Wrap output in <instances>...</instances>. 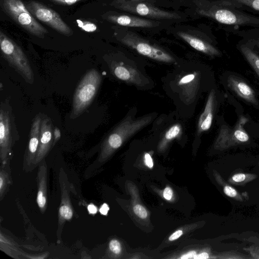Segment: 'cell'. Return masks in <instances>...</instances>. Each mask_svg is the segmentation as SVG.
<instances>
[{
    "instance_id": "cell-1",
    "label": "cell",
    "mask_w": 259,
    "mask_h": 259,
    "mask_svg": "<svg viewBox=\"0 0 259 259\" xmlns=\"http://www.w3.org/2000/svg\"><path fill=\"white\" fill-rule=\"evenodd\" d=\"M196 12L201 16L210 18L219 24L231 26L259 28V16L244 11L242 7L230 0H195Z\"/></svg>"
},
{
    "instance_id": "cell-2",
    "label": "cell",
    "mask_w": 259,
    "mask_h": 259,
    "mask_svg": "<svg viewBox=\"0 0 259 259\" xmlns=\"http://www.w3.org/2000/svg\"><path fill=\"white\" fill-rule=\"evenodd\" d=\"M152 120L151 116L134 119L126 117L111 132L103 143L99 157L100 162L106 160L124 141L148 124Z\"/></svg>"
},
{
    "instance_id": "cell-3",
    "label": "cell",
    "mask_w": 259,
    "mask_h": 259,
    "mask_svg": "<svg viewBox=\"0 0 259 259\" xmlns=\"http://www.w3.org/2000/svg\"><path fill=\"white\" fill-rule=\"evenodd\" d=\"M101 80L100 73L95 69L89 70L84 74L74 94L71 119L78 117L88 108L98 92Z\"/></svg>"
},
{
    "instance_id": "cell-4",
    "label": "cell",
    "mask_w": 259,
    "mask_h": 259,
    "mask_svg": "<svg viewBox=\"0 0 259 259\" xmlns=\"http://www.w3.org/2000/svg\"><path fill=\"white\" fill-rule=\"evenodd\" d=\"M1 5L5 13L31 34L44 38L48 33L21 0H1Z\"/></svg>"
},
{
    "instance_id": "cell-5",
    "label": "cell",
    "mask_w": 259,
    "mask_h": 259,
    "mask_svg": "<svg viewBox=\"0 0 259 259\" xmlns=\"http://www.w3.org/2000/svg\"><path fill=\"white\" fill-rule=\"evenodd\" d=\"M0 46L3 56L29 83H33L34 75L29 61L21 48L1 30Z\"/></svg>"
},
{
    "instance_id": "cell-6",
    "label": "cell",
    "mask_w": 259,
    "mask_h": 259,
    "mask_svg": "<svg viewBox=\"0 0 259 259\" xmlns=\"http://www.w3.org/2000/svg\"><path fill=\"white\" fill-rule=\"evenodd\" d=\"M18 137L11 108L7 102H2L0 110V158L1 163H8L12 147Z\"/></svg>"
},
{
    "instance_id": "cell-7",
    "label": "cell",
    "mask_w": 259,
    "mask_h": 259,
    "mask_svg": "<svg viewBox=\"0 0 259 259\" xmlns=\"http://www.w3.org/2000/svg\"><path fill=\"white\" fill-rule=\"evenodd\" d=\"M120 41L139 54L152 59L165 63L175 62L174 58L162 48L149 43L135 33L127 31Z\"/></svg>"
},
{
    "instance_id": "cell-8",
    "label": "cell",
    "mask_w": 259,
    "mask_h": 259,
    "mask_svg": "<svg viewBox=\"0 0 259 259\" xmlns=\"http://www.w3.org/2000/svg\"><path fill=\"white\" fill-rule=\"evenodd\" d=\"M25 6L34 17L58 32L67 36L73 34L71 28L60 15L51 8L35 1L26 2Z\"/></svg>"
},
{
    "instance_id": "cell-9",
    "label": "cell",
    "mask_w": 259,
    "mask_h": 259,
    "mask_svg": "<svg viewBox=\"0 0 259 259\" xmlns=\"http://www.w3.org/2000/svg\"><path fill=\"white\" fill-rule=\"evenodd\" d=\"M247 121L248 119L243 116L240 117L233 128L225 124L222 125L214 143V148L224 150L247 143L249 137L244 128V125Z\"/></svg>"
},
{
    "instance_id": "cell-10",
    "label": "cell",
    "mask_w": 259,
    "mask_h": 259,
    "mask_svg": "<svg viewBox=\"0 0 259 259\" xmlns=\"http://www.w3.org/2000/svg\"><path fill=\"white\" fill-rule=\"evenodd\" d=\"M112 4L120 10L153 19H174L180 18L177 13L162 10L143 2L114 1Z\"/></svg>"
},
{
    "instance_id": "cell-11",
    "label": "cell",
    "mask_w": 259,
    "mask_h": 259,
    "mask_svg": "<svg viewBox=\"0 0 259 259\" xmlns=\"http://www.w3.org/2000/svg\"><path fill=\"white\" fill-rule=\"evenodd\" d=\"M53 125L50 117L42 115L38 148L32 169L39 164L49 153L54 141Z\"/></svg>"
},
{
    "instance_id": "cell-12",
    "label": "cell",
    "mask_w": 259,
    "mask_h": 259,
    "mask_svg": "<svg viewBox=\"0 0 259 259\" xmlns=\"http://www.w3.org/2000/svg\"><path fill=\"white\" fill-rule=\"evenodd\" d=\"M41 119L42 114L39 113L35 115L31 124L29 142L24 156L23 169L26 171L32 170L38 148Z\"/></svg>"
},
{
    "instance_id": "cell-13",
    "label": "cell",
    "mask_w": 259,
    "mask_h": 259,
    "mask_svg": "<svg viewBox=\"0 0 259 259\" xmlns=\"http://www.w3.org/2000/svg\"><path fill=\"white\" fill-rule=\"evenodd\" d=\"M178 35L195 50L211 56H220L221 52L208 41L190 33L179 31Z\"/></svg>"
},
{
    "instance_id": "cell-14",
    "label": "cell",
    "mask_w": 259,
    "mask_h": 259,
    "mask_svg": "<svg viewBox=\"0 0 259 259\" xmlns=\"http://www.w3.org/2000/svg\"><path fill=\"white\" fill-rule=\"evenodd\" d=\"M108 21L119 25L132 27L150 28L156 26L158 22L128 15L115 14L107 17Z\"/></svg>"
},
{
    "instance_id": "cell-15",
    "label": "cell",
    "mask_w": 259,
    "mask_h": 259,
    "mask_svg": "<svg viewBox=\"0 0 259 259\" xmlns=\"http://www.w3.org/2000/svg\"><path fill=\"white\" fill-rule=\"evenodd\" d=\"M227 82L229 88L240 98L249 103L257 104L254 91L245 82L234 75H230L228 77Z\"/></svg>"
},
{
    "instance_id": "cell-16",
    "label": "cell",
    "mask_w": 259,
    "mask_h": 259,
    "mask_svg": "<svg viewBox=\"0 0 259 259\" xmlns=\"http://www.w3.org/2000/svg\"><path fill=\"white\" fill-rule=\"evenodd\" d=\"M38 191L36 201L40 210L46 211L47 203V166L44 159L39 165L38 173Z\"/></svg>"
},
{
    "instance_id": "cell-17",
    "label": "cell",
    "mask_w": 259,
    "mask_h": 259,
    "mask_svg": "<svg viewBox=\"0 0 259 259\" xmlns=\"http://www.w3.org/2000/svg\"><path fill=\"white\" fill-rule=\"evenodd\" d=\"M215 98V92L214 90H212L208 96L203 112L201 114L198 119L197 124L198 134L208 131L211 127L213 117Z\"/></svg>"
},
{
    "instance_id": "cell-18",
    "label": "cell",
    "mask_w": 259,
    "mask_h": 259,
    "mask_svg": "<svg viewBox=\"0 0 259 259\" xmlns=\"http://www.w3.org/2000/svg\"><path fill=\"white\" fill-rule=\"evenodd\" d=\"M112 71L114 75L120 80L138 85L143 83L140 72L132 67L122 63L116 64L112 67Z\"/></svg>"
},
{
    "instance_id": "cell-19",
    "label": "cell",
    "mask_w": 259,
    "mask_h": 259,
    "mask_svg": "<svg viewBox=\"0 0 259 259\" xmlns=\"http://www.w3.org/2000/svg\"><path fill=\"white\" fill-rule=\"evenodd\" d=\"M213 175L217 182L222 187L223 192L227 196L239 202H244L248 200L249 196L247 192H239L228 181L224 180L216 170H214Z\"/></svg>"
},
{
    "instance_id": "cell-20",
    "label": "cell",
    "mask_w": 259,
    "mask_h": 259,
    "mask_svg": "<svg viewBox=\"0 0 259 259\" xmlns=\"http://www.w3.org/2000/svg\"><path fill=\"white\" fill-rule=\"evenodd\" d=\"M62 199L59 210V223L61 225L73 217V212L70 203L68 192L64 184L62 186Z\"/></svg>"
},
{
    "instance_id": "cell-21",
    "label": "cell",
    "mask_w": 259,
    "mask_h": 259,
    "mask_svg": "<svg viewBox=\"0 0 259 259\" xmlns=\"http://www.w3.org/2000/svg\"><path fill=\"white\" fill-rule=\"evenodd\" d=\"M239 48L246 60L259 77V55L245 42L239 45Z\"/></svg>"
},
{
    "instance_id": "cell-22",
    "label": "cell",
    "mask_w": 259,
    "mask_h": 259,
    "mask_svg": "<svg viewBox=\"0 0 259 259\" xmlns=\"http://www.w3.org/2000/svg\"><path fill=\"white\" fill-rule=\"evenodd\" d=\"M257 178V175L243 171H234L229 177L228 182L231 185L244 186Z\"/></svg>"
},
{
    "instance_id": "cell-23",
    "label": "cell",
    "mask_w": 259,
    "mask_h": 259,
    "mask_svg": "<svg viewBox=\"0 0 259 259\" xmlns=\"http://www.w3.org/2000/svg\"><path fill=\"white\" fill-rule=\"evenodd\" d=\"M182 134V126L179 123L170 126L164 133L159 144V148H164L171 140L179 137Z\"/></svg>"
},
{
    "instance_id": "cell-24",
    "label": "cell",
    "mask_w": 259,
    "mask_h": 259,
    "mask_svg": "<svg viewBox=\"0 0 259 259\" xmlns=\"http://www.w3.org/2000/svg\"><path fill=\"white\" fill-rule=\"evenodd\" d=\"M241 6L242 9L259 16V0H230Z\"/></svg>"
},
{
    "instance_id": "cell-25",
    "label": "cell",
    "mask_w": 259,
    "mask_h": 259,
    "mask_svg": "<svg viewBox=\"0 0 259 259\" xmlns=\"http://www.w3.org/2000/svg\"><path fill=\"white\" fill-rule=\"evenodd\" d=\"M5 165H3L1 167L0 172V197L2 200L5 195L9 185L10 184V180L9 175L6 168L5 167Z\"/></svg>"
},
{
    "instance_id": "cell-26",
    "label": "cell",
    "mask_w": 259,
    "mask_h": 259,
    "mask_svg": "<svg viewBox=\"0 0 259 259\" xmlns=\"http://www.w3.org/2000/svg\"><path fill=\"white\" fill-rule=\"evenodd\" d=\"M251 258L246 254H243L236 250L225 251L222 252L215 257V258L222 259H246Z\"/></svg>"
},
{
    "instance_id": "cell-27",
    "label": "cell",
    "mask_w": 259,
    "mask_h": 259,
    "mask_svg": "<svg viewBox=\"0 0 259 259\" xmlns=\"http://www.w3.org/2000/svg\"><path fill=\"white\" fill-rule=\"evenodd\" d=\"M76 21L78 27L85 32H93L96 31L97 29L96 25L90 21L80 19H77Z\"/></svg>"
},
{
    "instance_id": "cell-28",
    "label": "cell",
    "mask_w": 259,
    "mask_h": 259,
    "mask_svg": "<svg viewBox=\"0 0 259 259\" xmlns=\"http://www.w3.org/2000/svg\"><path fill=\"white\" fill-rule=\"evenodd\" d=\"M243 249L250 255L251 258L259 259V244H254Z\"/></svg>"
},
{
    "instance_id": "cell-29",
    "label": "cell",
    "mask_w": 259,
    "mask_h": 259,
    "mask_svg": "<svg viewBox=\"0 0 259 259\" xmlns=\"http://www.w3.org/2000/svg\"><path fill=\"white\" fill-rule=\"evenodd\" d=\"M109 247L110 251L114 254H118L121 251L120 244L117 240H111L109 242Z\"/></svg>"
},
{
    "instance_id": "cell-30",
    "label": "cell",
    "mask_w": 259,
    "mask_h": 259,
    "mask_svg": "<svg viewBox=\"0 0 259 259\" xmlns=\"http://www.w3.org/2000/svg\"><path fill=\"white\" fill-rule=\"evenodd\" d=\"M135 213L142 219H145L147 217V212L146 209L141 205L137 204L134 207Z\"/></svg>"
},
{
    "instance_id": "cell-31",
    "label": "cell",
    "mask_w": 259,
    "mask_h": 259,
    "mask_svg": "<svg viewBox=\"0 0 259 259\" xmlns=\"http://www.w3.org/2000/svg\"><path fill=\"white\" fill-rule=\"evenodd\" d=\"M51 2L60 5L70 6L83 0H50Z\"/></svg>"
},
{
    "instance_id": "cell-32",
    "label": "cell",
    "mask_w": 259,
    "mask_h": 259,
    "mask_svg": "<svg viewBox=\"0 0 259 259\" xmlns=\"http://www.w3.org/2000/svg\"><path fill=\"white\" fill-rule=\"evenodd\" d=\"M172 196V190L168 187H166L163 191L164 198L165 199L169 200L171 198Z\"/></svg>"
},
{
    "instance_id": "cell-33",
    "label": "cell",
    "mask_w": 259,
    "mask_h": 259,
    "mask_svg": "<svg viewBox=\"0 0 259 259\" xmlns=\"http://www.w3.org/2000/svg\"><path fill=\"white\" fill-rule=\"evenodd\" d=\"M145 162L146 165L149 168L153 167V163L152 159L149 153H146L145 155Z\"/></svg>"
},
{
    "instance_id": "cell-34",
    "label": "cell",
    "mask_w": 259,
    "mask_h": 259,
    "mask_svg": "<svg viewBox=\"0 0 259 259\" xmlns=\"http://www.w3.org/2000/svg\"><path fill=\"white\" fill-rule=\"evenodd\" d=\"M183 234V232L182 230H179L174 232L172 235L170 236L169 237V241L175 240L178 238H179Z\"/></svg>"
},
{
    "instance_id": "cell-35",
    "label": "cell",
    "mask_w": 259,
    "mask_h": 259,
    "mask_svg": "<svg viewBox=\"0 0 259 259\" xmlns=\"http://www.w3.org/2000/svg\"><path fill=\"white\" fill-rule=\"evenodd\" d=\"M109 207L106 203H103L99 209L100 212L103 215H107Z\"/></svg>"
},
{
    "instance_id": "cell-36",
    "label": "cell",
    "mask_w": 259,
    "mask_h": 259,
    "mask_svg": "<svg viewBox=\"0 0 259 259\" xmlns=\"http://www.w3.org/2000/svg\"><path fill=\"white\" fill-rule=\"evenodd\" d=\"M209 258V254L206 252H203L198 254H195L193 257L194 259H206Z\"/></svg>"
},
{
    "instance_id": "cell-37",
    "label": "cell",
    "mask_w": 259,
    "mask_h": 259,
    "mask_svg": "<svg viewBox=\"0 0 259 259\" xmlns=\"http://www.w3.org/2000/svg\"><path fill=\"white\" fill-rule=\"evenodd\" d=\"M88 210L90 214H94L97 213L98 208L96 205L91 203L88 206Z\"/></svg>"
},
{
    "instance_id": "cell-38",
    "label": "cell",
    "mask_w": 259,
    "mask_h": 259,
    "mask_svg": "<svg viewBox=\"0 0 259 259\" xmlns=\"http://www.w3.org/2000/svg\"><path fill=\"white\" fill-rule=\"evenodd\" d=\"M196 254V252L194 251H191L189 252L188 253L183 254L181 257V258L182 259H187V258H193L194 255Z\"/></svg>"
},
{
    "instance_id": "cell-39",
    "label": "cell",
    "mask_w": 259,
    "mask_h": 259,
    "mask_svg": "<svg viewBox=\"0 0 259 259\" xmlns=\"http://www.w3.org/2000/svg\"><path fill=\"white\" fill-rule=\"evenodd\" d=\"M54 144L56 142L57 140H58L59 138L60 137L61 134L60 131L57 128H55L54 131Z\"/></svg>"
},
{
    "instance_id": "cell-40",
    "label": "cell",
    "mask_w": 259,
    "mask_h": 259,
    "mask_svg": "<svg viewBox=\"0 0 259 259\" xmlns=\"http://www.w3.org/2000/svg\"><path fill=\"white\" fill-rule=\"evenodd\" d=\"M113 1H125V2H144L147 0H112Z\"/></svg>"
}]
</instances>
